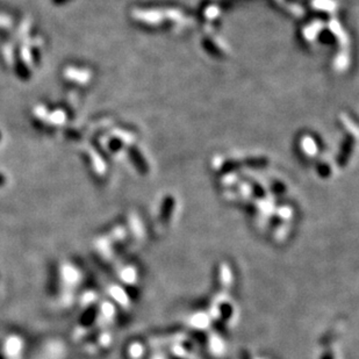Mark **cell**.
Returning a JSON list of instances; mask_svg holds the SVG:
<instances>
[{
	"label": "cell",
	"instance_id": "cell-1",
	"mask_svg": "<svg viewBox=\"0 0 359 359\" xmlns=\"http://www.w3.org/2000/svg\"><path fill=\"white\" fill-rule=\"evenodd\" d=\"M215 285L217 293L230 295L235 285V273L229 261H222L217 264L215 270Z\"/></svg>",
	"mask_w": 359,
	"mask_h": 359
},
{
	"label": "cell",
	"instance_id": "cell-2",
	"mask_svg": "<svg viewBox=\"0 0 359 359\" xmlns=\"http://www.w3.org/2000/svg\"><path fill=\"white\" fill-rule=\"evenodd\" d=\"M204 345L206 348V351L211 356V358L221 359L226 356L227 345L221 332H217L215 330L207 332Z\"/></svg>",
	"mask_w": 359,
	"mask_h": 359
},
{
	"label": "cell",
	"instance_id": "cell-3",
	"mask_svg": "<svg viewBox=\"0 0 359 359\" xmlns=\"http://www.w3.org/2000/svg\"><path fill=\"white\" fill-rule=\"evenodd\" d=\"M212 319L207 310H198L190 315L188 326L192 329V332H207L212 326Z\"/></svg>",
	"mask_w": 359,
	"mask_h": 359
},
{
	"label": "cell",
	"instance_id": "cell-4",
	"mask_svg": "<svg viewBox=\"0 0 359 359\" xmlns=\"http://www.w3.org/2000/svg\"><path fill=\"white\" fill-rule=\"evenodd\" d=\"M148 344L147 341L134 338L129 341L125 346L126 359H147L148 356Z\"/></svg>",
	"mask_w": 359,
	"mask_h": 359
},
{
	"label": "cell",
	"instance_id": "cell-5",
	"mask_svg": "<svg viewBox=\"0 0 359 359\" xmlns=\"http://www.w3.org/2000/svg\"><path fill=\"white\" fill-rule=\"evenodd\" d=\"M119 278L126 288H135L137 287L140 281V271L135 264H125L119 270Z\"/></svg>",
	"mask_w": 359,
	"mask_h": 359
},
{
	"label": "cell",
	"instance_id": "cell-6",
	"mask_svg": "<svg viewBox=\"0 0 359 359\" xmlns=\"http://www.w3.org/2000/svg\"><path fill=\"white\" fill-rule=\"evenodd\" d=\"M96 249L99 257L101 258V261H106V263L113 261L117 251L114 243L112 242L111 238L108 237V235L100 236L98 240L96 241Z\"/></svg>",
	"mask_w": 359,
	"mask_h": 359
},
{
	"label": "cell",
	"instance_id": "cell-7",
	"mask_svg": "<svg viewBox=\"0 0 359 359\" xmlns=\"http://www.w3.org/2000/svg\"><path fill=\"white\" fill-rule=\"evenodd\" d=\"M127 227V230L129 236H131L134 240H136V242H144V238H146V228L142 220L138 217L137 214L131 213V217H129V222Z\"/></svg>",
	"mask_w": 359,
	"mask_h": 359
},
{
	"label": "cell",
	"instance_id": "cell-8",
	"mask_svg": "<svg viewBox=\"0 0 359 359\" xmlns=\"http://www.w3.org/2000/svg\"><path fill=\"white\" fill-rule=\"evenodd\" d=\"M111 298L114 300V302L122 308H129L131 305V296L127 291L122 286L119 285H114L110 288Z\"/></svg>",
	"mask_w": 359,
	"mask_h": 359
},
{
	"label": "cell",
	"instance_id": "cell-9",
	"mask_svg": "<svg viewBox=\"0 0 359 359\" xmlns=\"http://www.w3.org/2000/svg\"><path fill=\"white\" fill-rule=\"evenodd\" d=\"M273 226V231L271 234V237H272L273 242L277 244H284L286 241L288 240L291 235V227L290 223H284V222H279L277 225H272Z\"/></svg>",
	"mask_w": 359,
	"mask_h": 359
},
{
	"label": "cell",
	"instance_id": "cell-10",
	"mask_svg": "<svg viewBox=\"0 0 359 359\" xmlns=\"http://www.w3.org/2000/svg\"><path fill=\"white\" fill-rule=\"evenodd\" d=\"M175 199H172L171 196H167L163 201L160 210V223L162 226H165L170 222L173 211H175Z\"/></svg>",
	"mask_w": 359,
	"mask_h": 359
},
{
	"label": "cell",
	"instance_id": "cell-11",
	"mask_svg": "<svg viewBox=\"0 0 359 359\" xmlns=\"http://www.w3.org/2000/svg\"><path fill=\"white\" fill-rule=\"evenodd\" d=\"M147 359H170V358H169V355L164 354V352H162L161 350H155V351L151 352V354H148V356H147Z\"/></svg>",
	"mask_w": 359,
	"mask_h": 359
},
{
	"label": "cell",
	"instance_id": "cell-12",
	"mask_svg": "<svg viewBox=\"0 0 359 359\" xmlns=\"http://www.w3.org/2000/svg\"><path fill=\"white\" fill-rule=\"evenodd\" d=\"M319 359H336V357H335L334 351H332V349L330 348V346H326L325 351L321 354Z\"/></svg>",
	"mask_w": 359,
	"mask_h": 359
},
{
	"label": "cell",
	"instance_id": "cell-13",
	"mask_svg": "<svg viewBox=\"0 0 359 359\" xmlns=\"http://www.w3.org/2000/svg\"><path fill=\"white\" fill-rule=\"evenodd\" d=\"M241 359H252V357H251V355L249 354V352L244 351L243 355H242V358H241Z\"/></svg>",
	"mask_w": 359,
	"mask_h": 359
}]
</instances>
